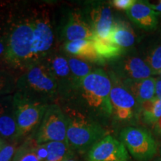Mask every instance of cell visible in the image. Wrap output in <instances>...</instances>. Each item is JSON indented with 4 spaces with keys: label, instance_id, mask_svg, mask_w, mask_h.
Wrapping results in <instances>:
<instances>
[{
    "label": "cell",
    "instance_id": "6da1fadb",
    "mask_svg": "<svg viewBox=\"0 0 161 161\" xmlns=\"http://www.w3.org/2000/svg\"><path fill=\"white\" fill-rule=\"evenodd\" d=\"M0 30L6 38L5 66L18 78L33 64L31 8L21 5L11 8Z\"/></svg>",
    "mask_w": 161,
    "mask_h": 161
},
{
    "label": "cell",
    "instance_id": "7a4b0ae2",
    "mask_svg": "<svg viewBox=\"0 0 161 161\" xmlns=\"http://www.w3.org/2000/svg\"><path fill=\"white\" fill-rule=\"evenodd\" d=\"M110 77L102 69H95L82 79L65 101V106L75 109L98 122L112 116ZM64 103V102H63Z\"/></svg>",
    "mask_w": 161,
    "mask_h": 161
},
{
    "label": "cell",
    "instance_id": "3957f363",
    "mask_svg": "<svg viewBox=\"0 0 161 161\" xmlns=\"http://www.w3.org/2000/svg\"><path fill=\"white\" fill-rule=\"evenodd\" d=\"M16 92L47 104L58 103L59 100L58 84L42 61L31 64L19 75Z\"/></svg>",
    "mask_w": 161,
    "mask_h": 161
},
{
    "label": "cell",
    "instance_id": "277c9868",
    "mask_svg": "<svg viewBox=\"0 0 161 161\" xmlns=\"http://www.w3.org/2000/svg\"><path fill=\"white\" fill-rule=\"evenodd\" d=\"M62 108L68 119L66 142L72 152H88L98 141L108 135L96 121L67 106Z\"/></svg>",
    "mask_w": 161,
    "mask_h": 161
},
{
    "label": "cell",
    "instance_id": "5b68a950",
    "mask_svg": "<svg viewBox=\"0 0 161 161\" xmlns=\"http://www.w3.org/2000/svg\"><path fill=\"white\" fill-rule=\"evenodd\" d=\"M33 42V64L41 61L46 56L57 49L55 45V29L52 9L46 5L31 8Z\"/></svg>",
    "mask_w": 161,
    "mask_h": 161
},
{
    "label": "cell",
    "instance_id": "8992f818",
    "mask_svg": "<svg viewBox=\"0 0 161 161\" xmlns=\"http://www.w3.org/2000/svg\"><path fill=\"white\" fill-rule=\"evenodd\" d=\"M13 102L19 141L37 132L49 104L27 98L17 92L14 93Z\"/></svg>",
    "mask_w": 161,
    "mask_h": 161
},
{
    "label": "cell",
    "instance_id": "52a82bcc",
    "mask_svg": "<svg viewBox=\"0 0 161 161\" xmlns=\"http://www.w3.org/2000/svg\"><path fill=\"white\" fill-rule=\"evenodd\" d=\"M68 119L61 106L58 103L48 106L35 138L38 144L50 142H66Z\"/></svg>",
    "mask_w": 161,
    "mask_h": 161
},
{
    "label": "cell",
    "instance_id": "ba28073f",
    "mask_svg": "<svg viewBox=\"0 0 161 161\" xmlns=\"http://www.w3.org/2000/svg\"><path fill=\"white\" fill-rule=\"evenodd\" d=\"M120 140L136 161H149L158 151L152 133L140 127H127L121 130Z\"/></svg>",
    "mask_w": 161,
    "mask_h": 161
},
{
    "label": "cell",
    "instance_id": "9c48e42d",
    "mask_svg": "<svg viewBox=\"0 0 161 161\" xmlns=\"http://www.w3.org/2000/svg\"><path fill=\"white\" fill-rule=\"evenodd\" d=\"M110 77L112 81L110 95L112 116L120 122L136 119L140 116V104L117 78L113 74Z\"/></svg>",
    "mask_w": 161,
    "mask_h": 161
},
{
    "label": "cell",
    "instance_id": "30bf717a",
    "mask_svg": "<svg viewBox=\"0 0 161 161\" xmlns=\"http://www.w3.org/2000/svg\"><path fill=\"white\" fill-rule=\"evenodd\" d=\"M46 64L58 84L59 100L65 102L75 89V83L70 70L67 56L55 50L41 60Z\"/></svg>",
    "mask_w": 161,
    "mask_h": 161
},
{
    "label": "cell",
    "instance_id": "8fae6325",
    "mask_svg": "<svg viewBox=\"0 0 161 161\" xmlns=\"http://www.w3.org/2000/svg\"><path fill=\"white\" fill-rule=\"evenodd\" d=\"M110 63L112 74L120 81L142 80L153 75L144 58L137 55H124Z\"/></svg>",
    "mask_w": 161,
    "mask_h": 161
},
{
    "label": "cell",
    "instance_id": "7c38bea8",
    "mask_svg": "<svg viewBox=\"0 0 161 161\" xmlns=\"http://www.w3.org/2000/svg\"><path fill=\"white\" fill-rule=\"evenodd\" d=\"M85 16L95 36L104 40H109L110 32L114 25L110 3L96 2L90 5Z\"/></svg>",
    "mask_w": 161,
    "mask_h": 161
},
{
    "label": "cell",
    "instance_id": "4fadbf2b",
    "mask_svg": "<svg viewBox=\"0 0 161 161\" xmlns=\"http://www.w3.org/2000/svg\"><path fill=\"white\" fill-rule=\"evenodd\" d=\"M88 161H130L124 144L108 135L92 147L87 152Z\"/></svg>",
    "mask_w": 161,
    "mask_h": 161
},
{
    "label": "cell",
    "instance_id": "5bb4252c",
    "mask_svg": "<svg viewBox=\"0 0 161 161\" xmlns=\"http://www.w3.org/2000/svg\"><path fill=\"white\" fill-rule=\"evenodd\" d=\"M60 35L65 43L78 40H92L95 37L85 14L79 9L69 12L62 27Z\"/></svg>",
    "mask_w": 161,
    "mask_h": 161
},
{
    "label": "cell",
    "instance_id": "9a60e30c",
    "mask_svg": "<svg viewBox=\"0 0 161 161\" xmlns=\"http://www.w3.org/2000/svg\"><path fill=\"white\" fill-rule=\"evenodd\" d=\"M13 95L0 97V136L8 142L18 141Z\"/></svg>",
    "mask_w": 161,
    "mask_h": 161
},
{
    "label": "cell",
    "instance_id": "2e32d148",
    "mask_svg": "<svg viewBox=\"0 0 161 161\" xmlns=\"http://www.w3.org/2000/svg\"><path fill=\"white\" fill-rule=\"evenodd\" d=\"M126 14L133 23L146 31H153L158 27V14L148 2L136 1L126 11Z\"/></svg>",
    "mask_w": 161,
    "mask_h": 161
},
{
    "label": "cell",
    "instance_id": "e0dca14e",
    "mask_svg": "<svg viewBox=\"0 0 161 161\" xmlns=\"http://www.w3.org/2000/svg\"><path fill=\"white\" fill-rule=\"evenodd\" d=\"M64 49L69 55L74 56L85 61L103 64L96 53L93 40H78L66 42L64 43Z\"/></svg>",
    "mask_w": 161,
    "mask_h": 161
},
{
    "label": "cell",
    "instance_id": "ac0fdd59",
    "mask_svg": "<svg viewBox=\"0 0 161 161\" xmlns=\"http://www.w3.org/2000/svg\"><path fill=\"white\" fill-rule=\"evenodd\" d=\"M139 104L155 98L156 78L150 77L138 80L121 81Z\"/></svg>",
    "mask_w": 161,
    "mask_h": 161
},
{
    "label": "cell",
    "instance_id": "d6986e66",
    "mask_svg": "<svg viewBox=\"0 0 161 161\" xmlns=\"http://www.w3.org/2000/svg\"><path fill=\"white\" fill-rule=\"evenodd\" d=\"M109 40L114 45L127 50L135 44L136 35L129 24L125 21H115Z\"/></svg>",
    "mask_w": 161,
    "mask_h": 161
},
{
    "label": "cell",
    "instance_id": "ffe728a7",
    "mask_svg": "<svg viewBox=\"0 0 161 161\" xmlns=\"http://www.w3.org/2000/svg\"><path fill=\"white\" fill-rule=\"evenodd\" d=\"M92 40L96 53L103 63L106 60L112 61L118 59L126 52L125 49L114 45L109 40H104L95 36Z\"/></svg>",
    "mask_w": 161,
    "mask_h": 161
},
{
    "label": "cell",
    "instance_id": "44dd1931",
    "mask_svg": "<svg viewBox=\"0 0 161 161\" xmlns=\"http://www.w3.org/2000/svg\"><path fill=\"white\" fill-rule=\"evenodd\" d=\"M140 104V116L145 123L155 125L161 118V99L154 98Z\"/></svg>",
    "mask_w": 161,
    "mask_h": 161
},
{
    "label": "cell",
    "instance_id": "7402d4cb",
    "mask_svg": "<svg viewBox=\"0 0 161 161\" xmlns=\"http://www.w3.org/2000/svg\"><path fill=\"white\" fill-rule=\"evenodd\" d=\"M66 56H67L68 63H69L70 70H71L75 88L80 80L90 75L95 69L87 61L79 59L74 56L69 55H66Z\"/></svg>",
    "mask_w": 161,
    "mask_h": 161
},
{
    "label": "cell",
    "instance_id": "603a6c76",
    "mask_svg": "<svg viewBox=\"0 0 161 161\" xmlns=\"http://www.w3.org/2000/svg\"><path fill=\"white\" fill-rule=\"evenodd\" d=\"M37 142L31 136L18 146L12 161H42L37 154Z\"/></svg>",
    "mask_w": 161,
    "mask_h": 161
},
{
    "label": "cell",
    "instance_id": "cb8c5ba5",
    "mask_svg": "<svg viewBox=\"0 0 161 161\" xmlns=\"http://www.w3.org/2000/svg\"><path fill=\"white\" fill-rule=\"evenodd\" d=\"M45 145L48 152L46 161H63L74 152L66 142H50Z\"/></svg>",
    "mask_w": 161,
    "mask_h": 161
},
{
    "label": "cell",
    "instance_id": "d4e9b609",
    "mask_svg": "<svg viewBox=\"0 0 161 161\" xmlns=\"http://www.w3.org/2000/svg\"><path fill=\"white\" fill-rule=\"evenodd\" d=\"M144 59L152 69L153 75H159L161 71V38L150 46Z\"/></svg>",
    "mask_w": 161,
    "mask_h": 161
},
{
    "label": "cell",
    "instance_id": "484cf974",
    "mask_svg": "<svg viewBox=\"0 0 161 161\" xmlns=\"http://www.w3.org/2000/svg\"><path fill=\"white\" fill-rule=\"evenodd\" d=\"M17 76L5 68H0V97L16 92Z\"/></svg>",
    "mask_w": 161,
    "mask_h": 161
},
{
    "label": "cell",
    "instance_id": "4316f807",
    "mask_svg": "<svg viewBox=\"0 0 161 161\" xmlns=\"http://www.w3.org/2000/svg\"><path fill=\"white\" fill-rule=\"evenodd\" d=\"M19 146V141L8 142L0 151V161H12Z\"/></svg>",
    "mask_w": 161,
    "mask_h": 161
},
{
    "label": "cell",
    "instance_id": "83f0119b",
    "mask_svg": "<svg viewBox=\"0 0 161 161\" xmlns=\"http://www.w3.org/2000/svg\"><path fill=\"white\" fill-rule=\"evenodd\" d=\"M136 0H113L110 2L113 7L118 10L128 11L131 6L136 3Z\"/></svg>",
    "mask_w": 161,
    "mask_h": 161
},
{
    "label": "cell",
    "instance_id": "f1b7e54d",
    "mask_svg": "<svg viewBox=\"0 0 161 161\" xmlns=\"http://www.w3.org/2000/svg\"><path fill=\"white\" fill-rule=\"evenodd\" d=\"M6 51V38L0 30V68H5V55Z\"/></svg>",
    "mask_w": 161,
    "mask_h": 161
},
{
    "label": "cell",
    "instance_id": "f546056e",
    "mask_svg": "<svg viewBox=\"0 0 161 161\" xmlns=\"http://www.w3.org/2000/svg\"><path fill=\"white\" fill-rule=\"evenodd\" d=\"M155 98L161 99V78H156Z\"/></svg>",
    "mask_w": 161,
    "mask_h": 161
},
{
    "label": "cell",
    "instance_id": "4dcf8cb0",
    "mask_svg": "<svg viewBox=\"0 0 161 161\" xmlns=\"http://www.w3.org/2000/svg\"><path fill=\"white\" fill-rule=\"evenodd\" d=\"M149 5L151 6V8H152L154 11L158 13V16H160L161 17V0L160 2H158V3L156 4V5H152V4L150 3Z\"/></svg>",
    "mask_w": 161,
    "mask_h": 161
},
{
    "label": "cell",
    "instance_id": "1f68e13d",
    "mask_svg": "<svg viewBox=\"0 0 161 161\" xmlns=\"http://www.w3.org/2000/svg\"><path fill=\"white\" fill-rule=\"evenodd\" d=\"M154 130L158 134H161V118L154 125Z\"/></svg>",
    "mask_w": 161,
    "mask_h": 161
},
{
    "label": "cell",
    "instance_id": "d6a6232c",
    "mask_svg": "<svg viewBox=\"0 0 161 161\" xmlns=\"http://www.w3.org/2000/svg\"><path fill=\"white\" fill-rule=\"evenodd\" d=\"M7 143H8V142H6L5 140H4L0 136V151H1L2 148H3V147L5 146Z\"/></svg>",
    "mask_w": 161,
    "mask_h": 161
},
{
    "label": "cell",
    "instance_id": "836d02e7",
    "mask_svg": "<svg viewBox=\"0 0 161 161\" xmlns=\"http://www.w3.org/2000/svg\"><path fill=\"white\" fill-rule=\"evenodd\" d=\"M63 161H77V160H76L75 157H74V154H72V155H70L68 157V158H66L65 160H64Z\"/></svg>",
    "mask_w": 161,
    "mask_h": 161
},
{
    "label": "cell",
    "instance_id": "e575fe53",
    "mask_svg": "<svg viewBox=\"0 0 161 161\" xmlns=\"http://www.w3.org/2000/svg\"><path fill=\"white\" fill-rule=\"evenodd\" d=\"M154 161H161V158H158V159H156V160H154Z\"/></svg>",
    "mask_w": 161,
    "mask_h": 161
},
{
    "label": "cell",
    "instance_id": "d590c367",
    "mask_svg": "<svg viewBox=\"0 0 161 161\" xmlns=\"http://www.w3.org/2000/svg\"><path fill=\"white\" fill-rule=\"evenodd\" d=\"M160 154H161V144H160Z\"/></svg>",
    "mask_w": 161,
    "mask_h": 161
},
{
    "label": "cell",
    "instance_id": "8d00e7d4",
    "mask_svg": "<svg viewBox=\"0 0 161 161\" xmlns=\"http://www.w3.org/2000/svg\"><path fill=\"white\" fill-rule=\"evenodd\" d=\"M159 75H160V78H161V71H160V74H159Z\"/></svg>",
    "mask_w": 161,
    "mask_h": 161
},
{
    "label": "cell",
    "instance_id": "74e56055",
    "mask_svg": "<svg viewBox=\"0 0 161 161\" xmlns=\"http://www.w3.org/2000/svg\"><path fill=\"white\" fill-rule=\"evenodd\" d=\"M160 25H161V23H160Z\"/></svg>",
    "mask_w": 161,
    "mask_h": 161
}]
</instances>
